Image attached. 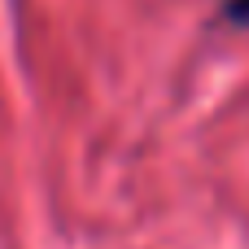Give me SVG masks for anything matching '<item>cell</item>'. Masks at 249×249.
I'll return each mask as SVG.
<instances>
[{
	"label": "cell",
	"mask_w": 249,
	"mask_h": 249,
	"mask_svg": "<svg viewBox=\"0 0 249 249\" xmlns=\"http://www.w3.org/2000/svg\"><path fill=\"white\" fill-rule=\"evenodd\" d=\"M223 22L249 26V0H223Z\"/></svg>",
	"instance_id": "obj_1"
}]
</instances>
